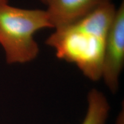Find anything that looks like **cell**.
I'll list each match as a JSON object with an SVG mask.
<instances>
[{
	"mask_svg": "<svg viewBox=\"0 0 124 124\" xmlns=\"http://www.w3.org/2000/svg\"><path fill=\"white\" fill-rule=\"evenodd\" d=\"M0 3H8V0H0Z\"/></svg>",
	"mask_w": 124,
	"mask_h": 124,
	"instance_id": "cell-8",
	"label": "cell"
},
{
	"mask_svg": "<svg viewBox=\"0 0 124 124\" xmlns=\"http://www.w3.org/2000/svg\"><path fill=\"white\" fill-rule=\"evenodd\" d=\"M44 28H52L46 10L0 3V44L9 64L26 63L35 59L39 47L34 35Z\"/></svg>",
	"mask_w": 124,
	"mask_h": 124,
	"instance_id": "cell-2",
	"label": "cell"
},
{
	"mask_svg": "<svg viewBox=\"0 0 124 124\" xmlns=\"http://www.w3.org/2000/svg\"><path fill=\"white\" fill-rule=\"evenodd\" d=\"M88 110L82 124H105L109 105L105 95L96 89L90 91L87 97Z\"/></svg>",
	"mask_w": 124,
	"mask_h": 124,
	"instance_id": "cell-5",
	"label": "cell"
},
{
	"mask_svg": "<svg viewBox=\"0 0 124 124\" xmlns=\"http://www.w3.org/2000/svg\"><path fill=\"white\" fill-rule=\"evenodd\" d=\"M117 124H124V113H123V112H122V114H121L119 116Z\"/></svg>",
	"mask_w": 124,
	"mask_h": 124,
	"instance_id": "cell-6",
	"label": "cell"
},
{
	"mask_svg": "<svg viewBox=\"0 0 124 124\" xmlns=\"http://www.w3.org/2000/svg\"><path fill=\"white\" fill-rule=\"evenodd\" d=\"M110 0H49L46 10L52 28L82 19L102 3Z\"/></svg>",
	"mask_w": 124,
	"mask_h": 124,
	"instance_id": "cell-4",
	"label": "cell"
},
{
	"mask_svg": "<svg viewBox=\"0 0 124 124\" xmlns=\"http://www.w3.org/2000/svg\"><path fill=\"white\" fill-rule=\"evenodd\" d=\"M116 11L110 1L102 3L82 19L55 29L46 44L57 58L73 63L93 81L102 78L106 40Z\"/></svg>",
	"mask_w": 124,
	"mask_h": 124,
	"instance_id": "cell-1",
	"label": "cell"
},
{
	"mask_svg": "<svg viewBox=\"0 0 124 124\" xmlns=\"http://www.w3.org/2000/svg\"><path fill=\"white\" fill-rule=\"evenodd\" d=\"M40 2H41L43 3V4H44L45 5H47L48 3L49 2V0H39Z\"/></svg>",
	"mask_w": 124,
	"mask_h": 124,
	"instance_id": "cell-7",
	"label": "cell"
},
{
	"mask_svg": "<svg viewBox=\"0 0 124 124\" xmlns=\"http://www.w3.org/2000/svg\"><path fill=\"white\" fill-rule=\"evenodd\" d=\"M124 65V3L116 9L105 43L102 78L112 93L118 87L119 77Z\"/></svg>",
	"mask_w": 124,
	"mask_h": 124,
	"instance_id": "cell-3",
	"label": "cell"
}]
</instances>
